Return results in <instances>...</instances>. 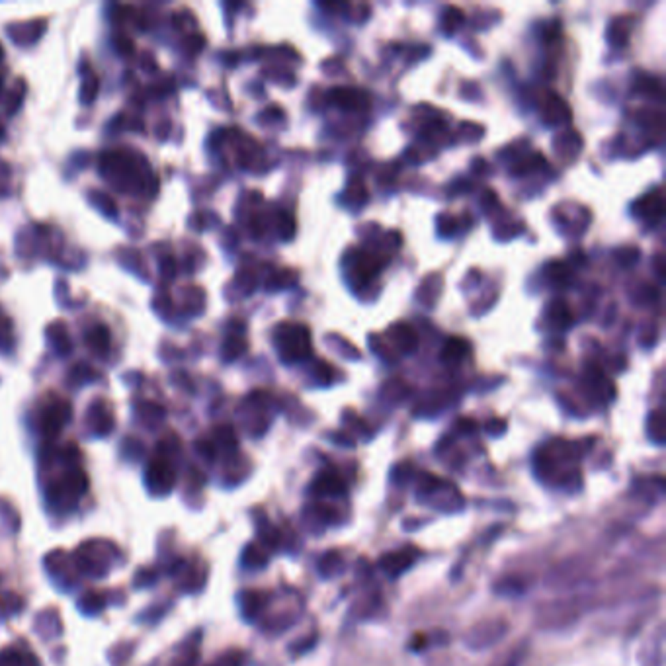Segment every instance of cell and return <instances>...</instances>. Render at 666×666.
I'll use <instances>...</instances> for the list:
<instances>
[{"mask_svg":"<svg viewBox=\"0 0 666 666\" xmlns=\"http://www.w3.org/2000/svg\"><path fill=\"white\" fill-rule=\"evenodd\" d=\"M313 490L317 495H331V497H338V495H344L346 492V485L336 477L331 471L326 473L319 475V479L313 483Z\"/></svg>","mask_w":666,"mask_h":666,"instance_id":"3","label":"cell"},{"mask_svg":"<svg viewBox=\"0 0 666 666\" xmlns=\"http://www.w3.org/2000/svg\"><path fill=\"white\" fill-rule=\"evenodd\" d=\"M280 352L287 361H297L311 354V334L303 324H283L278 333Z\"/></svg>","mask_w":666,"mask_h":666,"instance_id":"1","label":"cell"},{"mask_svg":"<svg viewBox=\"0 0 666 666\" xmlns=\"http://www.w3.org/2000/svg\"><path fill=\"white\" fill-rule=\"evenodd\" d=\"M88 348L96 354H106L110 348V334L106 331V326H94L92 333L86 336Z\"/></svg>","mask_w":666,"mask_h":666,"instance_id":"4","label":"cell"},{"mask_svg":"<svg viewBox=\"0 0 666 666\" xmlns=\"http://www.w3.org/2000/svg\"><path fill=\"white\" fill-rule=\"evenodd\" d=\"M149 475L158 483V488H163V490H167L172 485V473H170V469H168L167 463L163 462V460H158V462H154L151 465Z\"/></svg>","mask_w":666,"mask_h":666,"instance_id":"5","label":"cell"},{"mask_svg":"<svg viewBox=\"0 0 666 666\" xmlns=\"http://www.w3.org/2000/svg\"><path fill=\"white\" fill-rule=\"evenodd\" d=\"M119 51L121 53H133V43H131V39H128V41H119Z\"/></svg>","mask_w":666,"mask_h":666,"instance_id":"7","label":"cell"},{"mask_svg":"<svg viewBox=\"0 0 666 666\" xmlns=\"http://www.w3.org/2000/svg\"><path fill=\"white\" fill-rule=\"evenodd\" d=\"M64 410H69V405L64 403V405H59V407H53V409H49L47 410V414H45V426H47V430H51L53 434L63 426V423L69 418V416H63V412Z\"/></svg>","mask_w":666,"mask_h":666,"instance_id":"6","label":"cell"},{"mask_svg":"<svg viewBox=\"0 0 666 666\" xmlns=\"http://www.w3.org/2000/svg\"><path fill=\"white\" fill-rule=\"evenodd\" d=\"M414 559H416V551L412 549V547H405V549L393 551V553L383 555L381 561H379V567L383 569L389 577H399V575H403L409 569L410 564L414 563Z\"/></svg>","mask_w":666,"mask_h":666,"instance_id":"2","label":"cell"}]
</instances>
